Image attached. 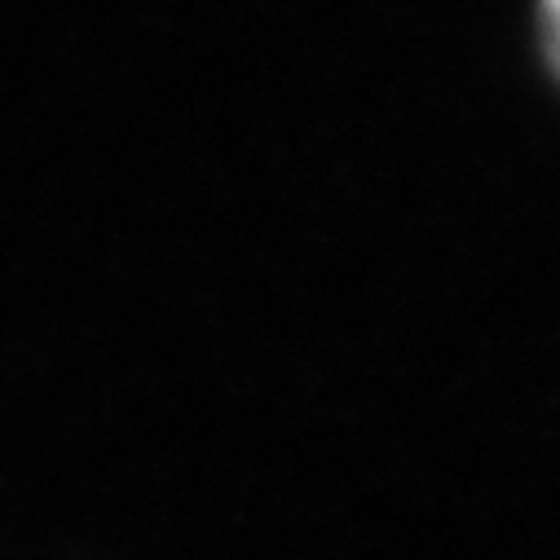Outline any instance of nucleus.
Here are the masks:
<instances>
[{"label":"nucleus","mask_w":560,"mask_h":560,"mask_svg":"<svg viewBox=\"0 0 560 560\" xmlns=\"http://www.w3.org/2000/svg\"><path fill=\"white\" fill-rule=\"evenodd\" d=\"M551 5H556V19H560V0H551Z\"/></svg>","instance_id":"f257e3e1"}]
</instances>
